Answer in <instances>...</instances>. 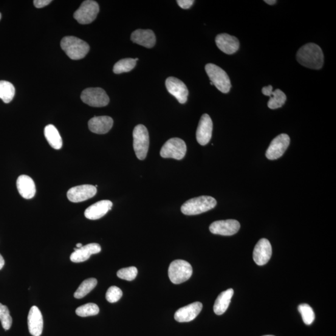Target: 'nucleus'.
Here are the masks:
<instances>
[{"label": "nucleus", "instance_id": "0eeeda50", "mask_svg": "<svg viewBox=\"0 0 336 336\" xmlns=\"http://www.w3.org/2000/svg\"><path fill=\"white\" fill-rule=\"evenodd\" d=\"M187 147L184 141L179 138L169 139L163 146L160 155L163 158H173L180 160L185 157Z\"/></svg>", "mask_w": 336, "mask_h": 336}, {"label": "nucleus", "instance_id": "f704fd0d", "mask_svg": "<svg viewBox=\"0 0 336 336\" xmlns=\"http://www.w3.org/2000/svg\"><path fill=\"white\" fill-rule=\"evenodd\" d=\"M177 4L183 9H189L193 5L194 1L193 0H178L177 1Z\"/></svg>", "mask_w": 336, "mask_h": 336}, {"label": "nucleus", "instance_id": "6ab92c4d", "mask_svg": "<svg viewBox=\"0 0 336 336\" xmlns=\"http://www.w3.org/2000/svg\"><path fill=\"white\" fill-rule=\"evenodd\" d=\"M112 206L113 203L111 200H100L87 208L85 211L84 215L90 220L99 219L112 210Z\"/></svg>", "mask_w": 336, "mask_h": 336}, {"label": "nucleus", "instance_id": "c756f323", "mask_svg": "<svg viewBox=\"0 0 336 336\" xmlns=\"http://www.w3.org/2000/svg\"><path fill=\"white\" fill-rule=\"evenodd\" d=\"M99 311V307L97 304L90 303L77 307L75 313L76 315L81 317H88L98 315Z\"/></svg>", "mask_w": 336, "mask_h": 336}, {"label": "nucleus", "instance_id": "cd10ccee", "mask_svg": "<svg viewBox=\"0 0 336 336\" xmlns=\"http://www.w3.org/2000/svg\"><path fill=\"white\" fill-rule=\"evenodd\" d=\"M97 280L94 278H90L84 280L79 287L74 293V297L77 299L83 298L87 295L94 290L97 286Z\"/></svg>", "mask_w": 336, "mask_h": 336}, {"label": "nucleus", "instance_id": "72a5a7b5", "mask_svg": "<svg viewBox=\"0 0 336 336\" xmlns=\"http://www.w3.org/2000/svg\"><path fill=\"white\" fill-rule=\"evenodd\" d=\"M123 295L122 291L115 286L110 287L106 293V299L109 303H114L119 301Z\"/></svg>", "mask_w": 336, "mask_h": 336}, {"label": "nucleus", "instance_id": "ddd939ff", "mask_svg": "<svg viewBox=\"0 0 336 336\" xmlns=\"http://www.w3.org/2000/svg\"><path fill=\"white\" fill-rule=\"evenodd\" d=\"M165 84L169 94L173 95L180 104H184L187 101L189 91L184 83L176 77H169Z\"/></svg>", "mask_w": 336, "mask_h": 336}, {"label": "nucleus", "instance_id": "bb28decb", "mask_svg": "<svg viewBox=\"0 0 336 336\" xmlns=\"http://www.w3.org/2000/svg\"><path fill=\"white\" fill-rule=\"evenodd\" d=\"M15 94V89L12 84L8 81H0V98L5 104L10 103L12 101Z\"/></svg>", "mask_w": 336, "mask_h": 336}, {"label": "nucleus", "instance_id": "4c0bfd02", "mask_svg": "<svg viewBox=\"0 0 336 336\" xmlns=\"http://www.w3.org/2000/svg\"><path fill=\"white\" fill-rule=\"evenodd\" d=\"M265 2L268 5H273L276 4V0H265Z\"/></svg>", "mask_w": 336, "mask_h": 336}, {"label": "nucleus", "instance_id": "393cba45", "mask_svg": "<svg viewBox=\"0 0 336 336\" xmlns=\"http://www.w3.org/2000/svg\"><path fill=\"white\" fill-rule=\"evenodd\" d=\"M234 293V290L230 289L222 292L218 296L214 306V312L216 315H222L227 311Z\"/></svg>", "mask_w": 336, "mask_h": 336}, {"label": "nucleus", "instance_id": "a211bd4d", "mask_svg": "<svg viewBox=\"0 0 336 336\" xmlns=\"http://www.w3.org/2000/svg\"><path fill=\"white\" fill-rule=\"evenodd\" d=\"M217 46L223 53L227 55H232L239 50L240 43L235 36L223 33L217 35L216 38Z\"/></svg>", "mask_w": 336, "mask_h": 336}, {"label": "nucleus", "instance_id": "39448f33", "mask_svg": "<svg viewBox=\"0 0 336 336\" xmlns=\"http://www.w3.org/2000/svg\"><path fill=\"white\" fill-rule=\"evenodd\" d=\"M206 73L211 83L224 94L230 91L231 83L229 77L224 70L214 64H208L205 67Z\"/></svg>", "mask_w": 336, "mask_h": 336}, {"label": "nucleus", "instance_id": "423d86ee", "mask_svg": "<svg viewBox=\"0 0 336 336\" xmlns=\"http://www.w3.org/2000/svg\"><path fill=\"white\" fill-rule=\"evenodd\" d=\"M134 148L138 159L145 160L147 156L149 138L147 128L143 125H138L133 132Z\"/></svg>", "mask_w": 336, "mask_h": 336}, {"label": "nucleus", "instance_id": "b1692460", "mask_svg": "<svg viewBox=\"0 0 336 336\" xmlns=\"http://www.w3.org/2000/svg\"><path fill=\"white\" fill-rule=\"evenodd\" d=\"M262 94L269 96L270 100L268 102V107L270 109H277L283 106L287 100V96L281 90L276 89L273 92V87L268 86L263 87Z\"/></svg>", "mask_w": 336, "mask_h": 336}, {"label": "nucleus", "instance_id": "a878e982", "mask_svg": "<svg viewBox=\"0 0 336 336\" xmlns=\"http://www.w3.org/2000/svg\"><path fill=\"white\" fill-rule=\"evenodd\" d=\"M44 136L50 146L55 149H60L63 146V140L55 126L48 125L44 128Z\"/></svg>", "mask_w": 336, "mask_h": 336}, {"label": "nucleus", "instance_id": "f3484780", "mask_svg": "<svg viewBox=\"0 0 336 336\" xmlns=\"http://www.w3.org/2000/svg\"><path fill=\"white\" fill-rule=\"evenodd\" d=\"M28 329L33 336H40L43 330V318L41 311L36 306L31 307L28 316Z\"/></svg>", "mask_w": 336, "mask_h": 336}, {"label": "nucleus", "instance_id": "20e7f679", "mask_svg": "<svg viewBox=\"0 0 336 336\" xmlns=\"http://www.w3.org/2000/svg\"><path fill=\"white\" fill-rule=\"evenodd\" d=\"M193 268L189 263L183 260H176L171 263L168 276L172 283L176 285L184 283L191 277Z\"/></svg>", "mask_w": 336, "mask_h": 336}, {"label": "nucleus", "instance_id": "9b49d317", "mask_svg": "<svg viewBox=\"0 0 336 336\" xmlns=\"http://www.w3.org/2000/svg\"><path fill=\"white\" fill-rule=\"evenodd\" d=\"M97 191V188L94 186L81 185L70 188L67 192V196L70 202H84L95 196Z\"/></svg>", "mask_w": 336, "mask_h": 336}, {"label": "nucleus", "instance_id": "2eb2a0df", "mask_svg": "<svg viewBox=\"0 0 336 336\" xmlns=\"http://www.w3.org/2000/svg\"><path fill=\"white\" fill-rule=\"evenodd\" d=\"M272 254V247L270 242L266 239H262L254 248L253 261L260 266H262L270 261Z\"/></svg>", "mask_w": 336, "mask_h": 336}, {"label": "nucleus", "instance_id": "2f4dec72", "mask_svg": "<svg viewBox=\"0 0 336 336\" xmlns=\"http://www.w3.org/2000/svg\"><path fill=\"white\" fill-rule=\"evenodd\" d=\"M0 321L2 327L5 331H8L12 326L13 320L10 314V311L8 307L0 303Z\"/></svg>", "mask_w": 336, "mask_h": 336}, {"label": "nucleus", "instance_id": "aec40b11", "mask_svg": "<svg viewBox=\"0 0 336 336\" xmlns=\"http://www.w3.org/2000/svg\"><path fill=\"white\" fill-rule=\"evenodd\" d=\"M114 125V120L108 116H100L91 118L88 126L90 131L96 134H106L111 131Z\"/></svg>", "mask_w": 336, "mask_h": 336}, {"label": "nucleus", "instance_id": "e433bc0d", "mask_svg": "<svg viewBox=\"0 0 336 336\" xmlns=\"http://www.w3.org/2000/svg\"><path fill=\"white\" fill-rule=\"evenodd\" d=\"M4 265H5L4 259V257H3L1 254H0V270H1L3 267H4Z\"/></svg>", "mask_w": 336, "mask_h": 336}, {"label": "nucleus", "instance_id": "9d476101", "mask_svg": "<svg viewBox=\"0 0 336 336\" xmlns=\"http://www.w3.org/2000/svg\"><path fill=\"white\" fill-rule=\"evenodd\" d=\"M290 138L287 134H281L274 138L266 151L268 160H275L283 156L290 145Z\"/></svg>", "mask_w": 336, "mask_h": 336}, {"label": "nucleus", "instance_id": "f8f14e48", "mask_svg": "<svg viewBox=\"0 0 336 336\" xmlns=\"http://www.w3.org/2000/svg\"><path fill=\"white\" fill-rule=\"evenodd\" d=\"M240 228L241 224L236 220L228 219L212 223L210 230L211 233L216 235L230 236L238 232Z\"/></svg>", "mask_w": 336, "mask_h": 336}, {"label": "nucleus", "instance_id": "58836bf2", "mask_svg": "<svg viewBox=\"0 0 336 336\" xmlns=\"http://www.w3.org/2000/svg\"><path fill=\"white\" fill-rule=\"evenodd\" d=\"M76 247H77V248H80L83 247V244H81V243H79V244H76Z\"/></svg>", "mask_w": 336, "mask_h": 336}, {"label": "nucleus", "instance_id": "f257e3e1", "mask_svg": "<svg viewBox=\"0 0 336 336\" xmlns=\"http://www.w3.org/2000/svg\"><path fill=\"white\" fill-rule=\"evenodd\" d=\"M296 59L299 64L307 68L318 70L324 64L323 50L318 45L307 43L298 50Z\"/></svg>", "mask_w": 336, "mask_h": 336}, {"label": "nucleus", "instance_id": "6e6552de", "mask_svg": "<svg viewBox=\"0 0 336 336\" xmlns=\"http://www.w3.org/2000/svg\"><path fill=\"white\" fill-rule=\"evenodd\" d=\"M99 12V6L92 0H86L74 14V18L79 23L87 24L95 20Z\"/></svg>", "mask_w": 336, "mask_h": 336}, {"label": "nucleus", "instance_id": "ea45409f", "mask_svg": "<svg viewBox=\"0 0 336 336\" xmlns=\"http://www.w3.org/2000/svg\"><path fill=\"white\" fill-rule=\"evenodd\" d=\"M1 18H2V15L1 13H0V19H1Z\"/></svg>", "mask_w": 336, "mask_h": 336}, {"label": "nucleus", "instance_id": "f03ea898", "mask_svg": "<svg viewBox=\"0 0 336 336\" xmlns=\"http://www.w3.org/2000/svg\"><path fill=\"white\" fill-rule=\"evenodd\" d=\"M62 49L72 60H79L86 57L90 50L86 42L74 36H66L61 40Z\"/></svg>", "mask_w": 336, "mask_h": 336}, {"label": "nucleus", "instance_id": "dca6fc26", "mask_svg": "<svg viewBox=\"0 0 336 336\" xmlns=\"http://www.w3.org/2000/svg\"><path fill=\"white\" fill-rule=\"evenodd\" d=\"M202 309V304L200 302L187 305L177 311L174 319L179 323H188L194 320L199 315Z\"/></svg>", "mask_w": 336, "mask_h": 336}, {"label": "nucleus", "instance_id": "a19ab883", "mask_svg": "<svg viewBox=\"0 0 336 336\" xmlns=\"http://www.w3.org/2000/svg\"><path fill=\"white\" fill-rule=\"evenodd\" d=\"M264 336H274V335H264Z\"/></svg>", "mask_w": 336, "mask_h": 336}, {"label": "nucleus", "instance_id": "c85d7f7f", "mask_svg": "<svg viewBox=\"0 0 336 336\" xmlns=\"http://www.w3.org/2000/svg\"><path fill=\"white\" fill-rule=\"evenodd\" d=\"M137 61L135 59L126 58L121 59L115 64L114 67V72L115 74H119L123 72H128L135 68L136 66Z\"/></svg>", "mask_w": 336, "mask_h": 336}, {"label": "nucleus", "instance_id": "5701e85b", "mask_svg": "<svg viewBox=\"0 0 336 336\" xmlns=\"http://www.w3.org/2000/svg\"><path fill=\"white\" fill-rule=\"evenodd\" d=\"M131 40L140 46L151 48L156 44V36L150 30H137L132 33Z\"/></svg>", "mask_w": 336, "mask_h": 336}, {"label": "nucleus", "instance_id": "7ed1b4c3", "mask_svg": "<svg viewBox=\"0 0 336 336\" xmlns=\"http://www.w3.org/2000/svg\"><path fill=\"white\" fill-rule=\"evenodd\" d=\"M216 205L214 197L203 196L189 199L182 206L180 210L185 215L195 216L213 210Z\"/></svg>", "mask_w": 336, "mask_h": 336}, {"label": "nucleus", "instance_id": "4468645a", "mask_svg": "<svg viewBox=\"0 0 336 336\" xmlns=\"http://www.w3.org/2000/svg\"><path fill=\"white\" fill-rule=\"evenodd\" d=\"M213 130V123L210 116L208 114L203 115L200 118L196 132V139L200 145H206L210 142Z\"/></svg>", "mask_w": 336, "mask_h": 336}, {"label": "nucleus", "instance_id": "c9c22d12", "mask_svg": "<svg viewBox=\"0 0 336 336\" xmlns=\"http://www.w3.org/2000/svg\"><path fill=\"white\" fill-rule=\"evenodd\" d=\"M51 0H35L33 2L34 5L36 8H41L46 7L51 3Z\"/></svg>", "mask_w": 336, "mask_h": 336}, {"label": "nucleus", "instance_id": "1a4fd4ad", "mask_svg": "<svg viewBox=\"0 0 336 336\" xmlns=\"http://www.w3.org/2000/svg\"><path fill=\"white\" fill-rule=\"evenodd\" d=\"M83 102L90 107H103L109 104L110 99L105 90L97 88L85 89L81 96Z\"/></svg>", "mask_w": 336, "mask_h": 336}, {"label": "nucleus", "instance_id": "4be33fe9", "mask_svg": "<svg viewBox=\"0 0 336 336\" xmlns=\"http://www.w3.org/2000/svg\"><path fill=\"white\" fill-rule=\"evenodd\" d=\"M19 194L24 199H30L35 196L36 189L35 182L27 175H21L16 182Z\"/></svg>", "mask_w": 336, "mask_h": 336}, {"label": "nucleus", "instance_id": "7c9ffc66", "mask_svg": "<svg viewBox=\"0 0 336 336\" xmlns=\"http://www.w3.org/2000/svg\"><path fill=\"white\" fill-rule=\"evenodd\" d=\"M298 311L301 313L302 319L306 325H310L314 322L315 313L309 304L303 303L299 305Z\"/></svg>", "mask_w": 336, "mask_h": 336}, {"label": "nucleus", "instance_id": "473e14b6", "mask_svg": "<svg viewBox=\"0 0 336 336\" xmlns=\"http://www.w3.org/2000/svg\"><path fill=\"white\" fill-rule=\"evenodd\" d=\"M138 270L136 267H131L121 268L118 271L117 276L120 279L127 281H132L137 277Z\"/></svg>", "mask_w": 336, "mask_h": 336}, {"label": "nucleus", "instance_id": "412c9836", "mask_svg": "<svg viewBox=\"0 0 336 336\" xmlns=\"http://www.w3.org/2000/svg\"><path fill=\"white\" fill-rule=\"evenodd\" d=\"M101 247L96 243L84 245L80 248H77L70 255V261L74 263H81L87 261L90 256L100 252Z\"/></svg>", "mask_w": 336, "mask_h": 336}]
</instances>
